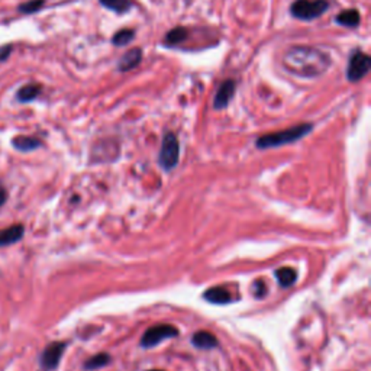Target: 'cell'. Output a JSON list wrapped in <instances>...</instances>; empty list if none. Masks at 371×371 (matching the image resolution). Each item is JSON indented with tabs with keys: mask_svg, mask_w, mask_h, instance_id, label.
Returning a JSON list of instances; mask_svg holds the SVG:
<instances>
[{
	"mask_svg": "<svg viewBox=\"0 0 371 371\" xmlns=\"http://www.w3.org/2000/svg\"><path fill=\"white\" fill-rule=\"evenodd\" d=\"M12 145H14L15 150H18L21 153H29V151L36 150V148H40L42 145V142L35 137H28V135H18V137L12 140Z\"/></svg>",
	"mask_w": 371,
	"mask_h": 371,
	"instance_id": "cell-14",
	"label": "cell"
},
{
	"mask_svg": "<svg viewBox=\"0 0 371 371\" xmlns=\"http://www.w3.org/2000/svg\"><path fill=\"white\" fill-rule=\"evenodd\" d=\"M255 284V287H257V292H255V296H258V298H263L264 293H266V287H264V284L261 281H257L254 283Z\"/></svg>",
	"mask_w": 371,
	"mask_h": 371,
	"instance_id": "cell-24",
	"label": "cell"
},
{
	"mask_svg": "<svg viewBox=\"0 0 371 371\" xmlns=\"http://www.w3.org/2000/svg\"><path fill=\"white\" fill-rule=\"evenodd\" d=\"M180 159V142L175 132H166L158 154V164L166 171L176 168Z\"/></svg>",
	"mask_w": 371,
	"mask_h": 371,
	"instance_id": "cell-4",
	"label": "cell"
},
{
	"mask_svg": "<svg viewBox=\"0 0 371 371\" xmlns=\"http://www.w3.org/2000/svg\"><path fill=\"white\" fill-rule=\"evenodd\" d=\"M332 64L331 55L324 49L311 45H293L283 57V66L300 79H318Z\"/></svg>",
	"mask_w": 371,
	"mask_h": 371,
	"instance_id": "cell-1",
	"label": "cell"
},
{
	"mask_svg": "<svg viewBox=\"0 0 371 371\" xmlns=\"http://www.w3.org/2000/svg\"><path fill=\"white\" fill-rule=\"evenodd\" d=\"M41 94V86L40 84H35V83H29V84H25L23 88H21L18 90V101L22 102V103H28V102H32L35 101L36 97H38Z\"/></svg>",
	"mask_w": 371,
	"mask_h": 371,
	"instance_id": "cell-17",
	"label": "cell"
},
{
	"mask_svg": "<svg viewBox=\"0 0 371 371\" xmlns=\"http://www.w3.org/2000/svg\"><path fill=\"white\" fill-rule=\"evenodd\" d=\"M314 131V123H299V125H294L292 128L271 132L261 135L255 142V146L258 150H270V148H277L287 144H294L305 138Z\"/></svg>",
	"mask_w": 371,
	"mask_h": 371,
	"instance_id": "cell-2",
	"label": "cell"
},
{
	"mask_svg": "<svg viewBox=\"0 0 371 371\" xmlns=\"http://www.w3.org/2000/svg\"><path fill=\"white\" fill-rule=\"evenodd\" d=\"M99 3H101L103 8H106L107 10L115 12V14L118 15L128 14L133 6L132 0H99Z\"/></svg>",
	"mask_w": 371,
	"mask_h": 371,
	"instance_id": "cell-16",
	"label": "cell"
},
{
	"mask_svg": "<svg viewBox=\"0 0 371 371\" xmlns=\"http://www.w3.org/2000/svg\"><path fill=\"white\" fill-rule=\"evenodd\" d=\"M151 371H162V370H151Z\"/></svg>",
	"mask_w": 371,
	"mask_h": 371,
	"instance_id": "cell-25",
	"label": "cell"
},
{
	"mask_svg": "<svg viewBox=\"0 0 371 371\" xmlns=\"http://www.w3.org/2000/svg\"><path fill=\"white\" fill-rule=\"evenodd\" d=\"M44 5L45 0H28V2L19 5L18 9L21 14H35V12H38Z\"/></svg>",
	"mask_w": 371,
	"mask_h": 371,
	"instance_id": "cell-21",
	"label": "cell"
},
{
	"mask_svg": "<svg viewBox=\"0 0 371 371\" xmlns=\"http://www.w3.org/2000/svg\"><path fill=\"white\" fill-rule=\"evenodd\" d=\"M203 299L214 305H228L232 302V296L227 287L216 286L210 287L203 293Z\"/></svg>",
	"mask_w": 371,
	"mask_h": 371,
	"instance_id": "cell-12",
	"label": "cell"
},
{
	"mask_svg": "<svg viewBox=\"0 0 371 371\" xmlns=\"http://www.w3.org/2000/svg\"><path fill=\"white\" fill-rule=\"evenodd\" d=\"M189 36V31L186 29L184 27H176L170 29L166 36H164V45L167 47H176V45H180L181 42H184L186 40H188Z\"/></svg>",
	"mask_w": 371,
	"mask_h": 371,
	"instance_id": "cell-15",
	"label": "cell"
},
{
	"mask_svg": "<svg viewBox=\"0 0 371 371\" xmlns=\"http://www.w3.org/2000/svg\"><path fill=\"white\" fill-rule=\"evenodd\" d=\"M8 201V190L5 189V186L0 183V207H2Z\"/></svg>",
	"mask_w": 371,
	"mask_h": 371,
	"instance_id": "cell-23",
	"label": "cell"
},
{
	"mask_svg": "<svg viewBox=\"0 0 371 371\" xmlns=\"http://www.w3.org/2000/svg\"><path fill=\"white\" fill-rule=\"evenodd\" d=\"M235 92H237V81L233 79H227L222 81L214 99V109L215 110L227 109L235 96Z\"/></svg>",
	"mask_w": 371,
	"mask_h": 371,
	"instance_id": "cell-8",
	"label": "cell"
},
{
	"mask_svg": "<svg viewBox=\"0 0 371 371\" xmlns=\"http://www.w3.org/2000/svg\"><path fill=\"white\" fill-rule=\"evenodd\" d=\"M329 8L328 0H294L290 6V15L294 19L312 22L324 16Z\"/></svg>",
	"mask_w": 371,
	"mask_h": 371,
	"instance_id": "cell-3",
	"label": "cell"
},
{
	"mask_svg": "<svg viewBox=\"0 0 371 371\" xmlns=\"http://www.w3.org/2000/svg\"><path fill=\"white\" fill-rule=\"evenodd\" d=\"M142 55H144V51H142V48H140V47H135V48L128 49V51L123 54L120 57V60L118 61V66H116L118 71L127 73V71L137 68L141 64Z\"/></svg>",
	"mask_w": 371,
	"mask_h": 371,
	"instance_id": "cell-9",
	"label": "cell"
},
{
	"mask_svg": "<svg viewBox=\"0 0 371 371\" xmlns=\"http://www.w3.org/2000/svg\"><path fill=\"white\" fill-rule=\"evenodd\" d=\"M192 344L199 350H212L218 347V340L214 333L207 331H199L192 337Z\"/></svg>",
	"mask_w": 371,
	"mask_h": 371,
	"instance_id": "cell-13",
	"label": "cell"
},
{
	"mask_svg": "<svg viewBox=\"0 0 371 371\" xmlns=\"http://www.w3.org/2000/svg\"><path fill=\"white\" fill-rule=\"evenodd\" d=\"M274 276L281 287H290L296 281H298V273H296V270L290 267H281L276 270Z\"/></svg>",
	"mask_w": 371,
	"mask_h": 371,
	"instance_id": "cell-18",
	"label": "cell"
},
{
	"mask_svg": "<svg viewBox=\"0 0 371 371\" xmlns=\"http://www.w3.org/2000/svg\"><path fill=\"white\" fill-rule=\"evenodd\" d=\"M333 21L344 28H357L361 22V15L357 9H344L341 14L333 18Z\"/></svg>",
	"mask_w": 371,
	"mask_h": 371,
	"instance_id": "cell-11",
	"label": "cell"
},
{
	"mask_svg": "<svg viewBox=\"0 0 371 371\" xmlns=\"http://www.w3.org/2000/svg\"><path fill=\"white\" fill-rule=\"evenodd\" d=\"M110 361H112V358H110L109 354L106 353H101L94 357H90L88 361L84 363V370H96V368H102L105 366H107Z\"/></svg>",
	"mask_w": 371,
	"mask_h": 371,
	"instance_id": "cell-20",
	"label": "cell"
},
{
	"mask_svg": "<svg viewBox=\"0 0 371 371\" xmlns=\"http://www.w3.org/2000/svg\"><path fill=\"white\" fill-rule=\"evenodd\" d=\"M177 335H179V331L176 327L168 325V324L155 325V327L145 331V333L141 338V347L142 348H153L159 342H163L168 338H175Z\"/></svg>",
	"mask_w": 371,
	"mask_h": 371,
	"instance_id": "cell-6",
	"label": "cell"
},
{
	"mask_svg": "<svg viewBox=\"0 0 371 371\" xmlns=\"http://www.w3.org/2000/svg\"><path fill=\"white\" fill-rule=\"evenodd\" d=\"M25 228L21 224H15L9 228L0 229V246H8L23 238Z\"/></svg>",
	"mask_w": 371,
	"mask_h": 371,
	"instance_id": "cell-10",
	"label": "cell"
},
{
	"mask_svg": "<svg viewBox=\"0 0 371 371\" xmlns=\"http://www.w3.org/2000/svg\"><path fill=\"white\" fill-rule=\"evenodd\" d=\"M137 36V32L132 28H123L119 29L114 36H112V44L115 47H128Z\"/></svg>",
	"mask_w": 371,
	"mask_h": 371,
	"instance_id": "cell-19",
	"label": "cell"
},
{
	"mask_svg": "<svg viewBox=\"0 0 371 371\" xmlns=\"http://www.w3.org/2000/svg\"><path fill=\"white\" fill-rule=\"evenodd\" d=\"M67 348V342H61L55 341L48 345V347L42 351L40 363L44 371H53L58 367L61 358H63V354Z\"/></svg>",
	"mask_w": 371,
	"mask_h": 371,
	"instance_id": "cell-7",
	"label": "cell"
},
{
	"mask_svg": "<svg viewBox=\"0 0 371 371\" xmlns=\"http://www.w3.org/2000/svg\"><path fill=\"white\" fill-rule=\"evenodd\" d=\"M10 53H12V47L10 45L0 47V61L8 60V57L10 55Z\"/></svg>",
	"mask_w": 371,
	"mask_h": 371,
	"instance_id": "cell-22",
	"label": "cell"
},
{
	"mask_svg": "<svg viewBox=\"0 0 371 371\" xmlns=\"http://www.w3.org/2000/svg\"><path fill=\"white\" fill-rule=\"evenodd\" d=\"M371 68V57L364 53L363 49H354L348 58L347 64V73H345V77L350 83H358L361 81Z\"/></svg>",
	"mask_w": 371,
	"mask_h": 371,
	"instance_id": "cell-5",
	"label": "cell"
}]
</instances>
